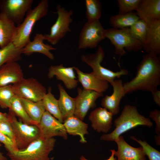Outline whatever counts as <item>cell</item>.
<instances>
[{
	"label": "cell",
	"mask_w": 160,
	"mask_h": 160,
	"mask_svg": "<svg viewBox=\"0 0 160 160\" xmlns=\"http://www.w3.org/2000/svg\"><path fill=\"white\" fill-rule=\"evenodd\" d=\"M160 84V60L157 55L146 53L137 67V74L123 84L125 94L137 90L157 91Z\"/></svg>",
	"instance_id": "obj_1"
},
{
	"label": "cell",
	"mask_w": 160,
	"mask_h": 160,
	"mask_svg": "<svg viewBox=\"0 0 160 160\" xmlns=\"http://www.w3.org/2000/svg\"><path fill=\"white\" fill-rule=\"evenodd\" d=\"M114 125L115 128L113 130L102 135L101 140L114 141L122 134L136 126L143 125L151 127L153 124L150 119L139 113L136 106L127 105L119 116L115 120Z\"/></svg>",
	"instance_id": "obj_2"
},
{
	"label": "cell",
	"mask_w": 160,
	"mask_h": 160,
	"mask_svg": "<svg viewBox=\"0 0 160 160\" xmlns=\"http://www.w3.org/2000/svg\"><path fill=\"white\" fill-rule=\"evenodd\" d=\"M48 7V1L42 0L35 8L27 12L23 21L16 26L12 42L16 47L23 48L31 41L30 35L34 26L47 15Z\"/></svg>",
	"instance_id": "obj_3"
},
{
	"label": "cell",
	"mask_w": 160,
	"mask_h": 160,
	"mask_svg": "<svg viewBox=\"0 0 160 160\" xmlns=\"http://www.w3.org/2000/svg\"><path fill=\"white\" fill-rule=\"evenodd\" d=\"M56 141L54 137L46 139L40 136L26 148L7 155L10 160H51L49 155L53 150Z\"/></svg>",
	"instance_id": "obj_4"
},
{
	"label": "cell",
	"mask_w": 160,
	"mask_h": 160,
	"mask_svg": "<svg viewBox=\"0 0 160 160\" xmlns=\"http://www.w3.org/2000/svg\"><path fill=\"white\" fill-rule=\"evenodd\" d=\"M105 38L114 46L115 54L120 56L126 53L125 49L128 51L137 52L143 49V43L131 35L129 28L106 29Z\"/></svg>",
	"instance_id": "obj_5"
},
{
	"label": "cell",
	"mask_w": 160,
	"mask_h": 160,
	"mask_svg": "<svg viewBox=\"0 0 160 160\" xmlns=\"http://www.w3.org/2000/svg\"><path fill=\"white\" fill-rule=\"evenodd\" d=\"M105 52L100 45L94 53L84 54L81 56L82 61L88 65L92 69V71L99 78L107 81L111 85L116 78L127 75L128 71L121 69L118 71L114 72L103 67L101 63L105 57Z\"/></svg>",
	"instance_id": "obj_6"
},
{
	"label": "cell",
	"mask_w": 160,
	"mask_h": 160,
	"mask_svg": "<svg viewBox=\"0 0 160 160\" xmlns=\"http://www.w3.org/2000/svg\"><path fill=\"white\" fill-rule=\"evenodd\" d=\"M15 137V143L19 150L26 148L40 136L39 128L36 125H28L18 121L11 112L8 113Z\"/></svg>",
	"instance_id": "obj_7"
},
{
	"label": "cell",
	"mask_w": 160,
	"mask_h": 160,
	"mask_svg": "<svg viewBox=\"0 0 160 160\" xmlns=\"http://www.w3.org/2000/svg\"><path fill=\"white\" fill-rule=\"evenodd\" d=\"M56 9L57 17L56 21L51 27L49 34L43 35L44 40L53 45L57 44L68 32H71L69 26L73 21L72 10H66L59 4L56 6Z\"/></svg>",
	"instance_id": "obj_8"
},
{
	"label": "cell",
	"mask_w": 160,
	"mask_h": 160,
	"mask_svg": "<svg viewBox=\"0 0 160 160\" xmlns=\"http://www.w3.org/2000/svg\"><path fill=\"white\" fill-rule=\"evenodd\" d=\"M12 87L15 95L33 102L42 100L47 93L45 87L33 78H23Z\"/></svg>",
	"instance_id": "obj_9"
},
{
	"label": "cell",
	"mask_w": 160,
	"mask_h": 160,
	"mask_svg": "<svg viewBox=\"0 0 160 160\" xmlns=\"http://www.w3.org/2000/svg\"><path fill=\"white\" fill-rule=\"evenodd\" d=\"M106 29L99 20L86 23L81 29L79 36L78 48H94L105 38Z\"/></svg>",
	"instance_id": "obj_10"
},
{
	"label": "cell",
	"mask_w": 160,
	"mask_h": 160,
	"mask_svg": "<svg viewBox=\"0 0 160 160\" xmlns=\"http://www.w3.org/2000/svg\"><path fill=\"white\" fill-rule=\"evenodd\" d=\"M33 0H0V12L17 25L23 21Z\"/></svg>",
	"instance_id": "obj_11"
},
{
	"label": "cell",
	"mask_w": 160,
	"mask_h": 160,
	"mask_svg": "<svg viewBox=\"0 0 160 160\" xmlns=\"http://www.w3.org/2000/svg\"><path fill=\"white\" fill-rule=\"evenodd\" d=\"M78 95L75 98V108L74 115L83 121L88 111L96 106V101L103 96V93L79 88Z\"/></svg>",
	"instance_id": "obj_12"
},
{
	"label": "cell",
	"mask_w": 160,
	"mask_h": 160,
	"mask_svg": "<svg viewBox=\"0 0 160 160\" xmlns=\"http://www.w3.org/2000/svg\"><path fill=\"white\" fill-rule=\"evenodd\" d=\"M37 126L41 137L49 139L59 136L65 140L68 138L67 133L63 124L47 111L44 113Z\"/></svg>",
	"instance_id": "obj_13"
},
{
	"label": "cell",
	"mask_w": 160,
	"mask_h": 160,
	"mask_svg": "<svg viewBox=\"0 0 160 160\" xmlns=\"http://www.w3.org/2000/svg\"><path fill=\"white\" fill-rule=\"evenodd\" d=\"M145 22L147 31L143 49L146 53L158 55L160 53V19Z\"/></svg>",
	"instance_id": "obj_14"
},
{
	"label": "cell",
	"mask_w": 160,
	"mask_h": 160,
	"mask_svg": "<svg viewBox=\"0 0 160 160\" xmlns=\"http://www.w3.org/2000/svg\"><path fill=\"white\" fill-rule=\"evenodd\" d=\"M114 142L118 146L117 150L114 151L117 160H146V155L141 146L138 148L131 146L122 135L116 138Z\"/></svg>",
	"instance_id": "obj_15"
},
{
	"label": "cell",
	"mask_w": 160,
	"mask_h": 160,
	"mask_svg": "<svg viewBox=\"0 0 160 160\" xmlns=\"http://www.w3.org/2000/svg\"><path fill=\"white\" fill-rule=\"evenodd\" d=\"M74 67H66L62 64L51 65L48 70L47 76L51 79L54 76L58 80L63 81L68 89H73L76 87L79 81L76 79Z\"/></svg>",
	"instance_id": "obj_16"
},
{
	"label": "cell",
	"mask_w": 160,
	"mask_h": 160,
	"mask_svg": "<svg viewBox=\"0 0 160 160\" xmlns=\"http://www.w3.org/2000/svg\"><path fill=\"white\" fill-rule=\"evenodd\" d=\"M113 114L103 108L98 107L91 112L89 119L93 129L98 133H107L111 128Z\"/></svg>",
	"instance_id": "obj_17"
},
{
	"label": "cell",
	"mask_w": 160,
	"mask_h": 160,
	"mask_svg": "<svg viewBox=\"0 0 160 160\" xmlns=\"http://www.w3.org/2000/svg\"><path fill=\"white\" fill-rule=\"evenodd\" d=\"M74 68L77 75L78 81L84 89L102 93L108 89L109 83L98 77L92 71L84 73L77 67L74 66Z\"/></svg>",
	"instance_id": "obj_18"
},
{
	"label": "cell",
	"mask_w": 160,
	"mask_h": 160,
	"mask_svg": "<svg viewBox=\"0 0 160 160\" xmlns=\"http://www.w3.org/2000/svg\"><path fill=\"white\" fill-rule=\"evenodd\" d=\"M111 85L113 90L112 94L111 95H106L102 98L101 105L114 115L119 113L120 102L125 94L121 79H115Z\"/></svg>",
	"instance_id": "obj_19"
},
{
	"label": "cell",
	"mask_w": 160,
	"mask_h": 160,
	"mask_svg": "<svg viewBox=\"0 0 160 160\" xmlns=\"http://www.w3.org/2000/svg\"><path fill=\"white\" fill-rule=\"evenodd\" d=\"M23 78V70L17 62L6 63L0 68V87L16 84Z\"/></svg>",
	"instance_id": "obj_20"
},
{
	"label": "cell",
	"mask_w": 160,
	"mask_h": 160,
	"mask_svg": "<svg viewBox=\"0 0 160 160\" xmlns=\"http://www.w3.org/2000/svg\"><path fill=\"white\" fill-rule=\"evenodd\" d=\"M44 35L41 33H36L33 40L31 41L23 48L22 53L26 56H29L34 52H39L43 54L51 60L55 57L50 51L56 49L51 45L45 44Z\"/></svg>",
	"instance_id": "obj_21"
},
{
	"label": "cell",
	"mask_w": 160,
	"mask_h": 160,
	"mask_svg": "<svg viewBox=\"0 0 160 160\" xmlns=\"http://www.w3.org/2000/svg\"><path fill=\"white\" fill-rule=\"evenodd\" d=\"M136 11L140 18L145 22L160 19V0H141Z\"/></svg>",
	"instance_id": "obj_22"
},
{
	"label": "cell",
	"mask_w": 160,
	"mask_h": 160,
	"mask_svg": "<svg viewBox=\"0 0 160 160\" xmlns=\"http://www.w3.org/2000/svg\"><path fill=\"white\" fill-rule=\"evenodd\" d=\"M63 123L67 133L70 135L79 136L80 143H87L84 136L89 134L88 124L74 115L68 118L63 121Z\"/></svg>",
	"instance_id": "obj_23"
},
{
	"label": "cell",
	"mask_w": 160,
	"mask_h": 160,
	"mask_svg": "<svg viewBox=\"0 0 160 160\" xmlns=\"http://www.w3.org/2000/svg\"><path fill=\"white\" fill-rule=\"evenodd\" d=\"M57 87L60 92V97L58 100V105L63 121L68 118L74 115L75 99L67 93L60 84H59Z\"/></svg>",
	"instance_id": "obj_24"
},
{
	"label": "cell",
	"mask_w": 160,
	"mask_h": 160,
	"mask_svg": "<svg viewBox=\"0 0 160 160\" xmlns=\"http://www.w3.org/2000/svg\"><path fill=\"white\" fill-rule=\"evenodd\" d=\"M15 23L0 13V48L12 42L16 30Z\"/></svg>",
	"instance_id": "obj_25"
},
{
	"label": "cell",
	"mask_w": 160,
	"mask_h": 160,
	"mask_svg": "<svg viewBox=\"0 0 160 160\" xmlns=\"http://www.w3.org/2000/svg\"><path fill=\"white\" fill-rule=\"evenodd\" d=\"M136 12L113 15L109 20V23L113 28L122 29L130 27L140 19Z\"/></svg>",
	"instance_id": "obj_26"
},
{
	"label": "cell",
	"mask_w": 160,
	"mask_h": 160,
	"mask_svg": "<svg viewBox=\"0 0 160 160\" xmlns=\"http://www.w3.org/2000/svg\"><path fill=\"white\" fill-rule=\"evenodd\" d=\"M21 103L28 115L38 125L40 123L45 110L42 100L37 102L20 98Z\"/></svg>",
	"instance_id": "obj_27"
},
{
	"label": "cell",
	"mask_w": 160,
	"mask_h": 160,
	"mask_svg": "<svg viewBox=\"0 0 160 160\" xmlns=\"http://www.w3.org/2000/svg\"><path fill=\"white\" fill-rule=\"evenodd\" d=\"M23 49V48L16 47L12 42L0 48V68L6 63L20 60Z\"/></svg>",
	"instance_id": "obj_28"
},
{
	"label": "cell",
	"mask_w": 160,
	"mask_h": 160,
	"mask_svg": "<svg viewBox=\"0 0 160 160\" xmlns=\"http://www.w3.org/2000/svg\"><path fill=\"white\" fill-rule=\"evenodd\" d=\"M52 89L49 87L48 92L44 95L42 101L45 111L62 123L63 121L60 110L58 100L51 92Z\"/></svg>",
	"instance_id": "obj_29"
},
{
	"label": "cell",
	"mask_w": 160,
	"mask_h": 160,
	"mask_svg": "<svg viewBox=\"0 0 160 160\" xmlns=\"http://www.w3.org/2000/svg\"><path fill=\"white\" fill-rule=\"evenodd\" d=\"M9 108V111L15 116H18L20 120L24 123L28 125H38L28 115L21 103L20 98L17 96L15 95L12 97Z\"/></svg>",
	"instance_id": "obj_30"
},
{
	"label": "cell",
	"mask_w": 160,
	"mask_h": 160,
	"mask_svg": "<svg viewBox=\"0 0 160 160\" xmlns=\"http://www.w3.org/2000/svg\"><path fill=\"white\" fill-rule=\"evenodd\" d=\"M86 16L87 22L99 20L101 16V6L98 0H86Z\"/></svg>",
	"instance_id": "obj_31"
},
{
	"label": "cell",
	"mask_w": 160,
	"mask_h": 160,
	"mask_svg": "<svg viewBox=\"0 0 160 160\" xmlns=\"http://www.w3.org/2000/svg\"><path fill=\"white\" fill-rule=\"evenodd\" d=\"M147 28V23L143 20L140 19L129 28V30L131 35L143 44L145 40Z\"/></svg>",
	"instance_id": "obj_32"
},
{
	"label": "cell",
	"mask_w": 160,
	"mask_h": 160,
	"mask_svg": "<svg viewBox=\"0 0 160 160\" xmlns=\"http://www.w3.org/2000/svg\"><path fill=\"white\" fill-rule=\"evenodd\" d=\"M15 95L12 85L0 87V106L2 108H9L12 97Z\"/></svg>",
	"instance_id": "obj_33"
},
{
	"label": "cell",
	"mask_w": 160,
	"mask_h": 160,
	"mask_svg": "<svg viewBox=\"0 0 160 160\" xmlns=\"http://www.w3.org/2000/svg\"><path fill=\"white\" fill-rule=\"evenodd\" d=\"M130 138L140 145L149 160H160V152L151 146L146 141L137 139L133 136L130 137Z\"/></svg>",
	"instance_id": "obj_34"
},
{
	"label": "cell",
	"mask_w": 160,
	"mask_h": 160,
	"mask_svg": "<svg viewBox=\"0 0 160 160\" xmlns=\"http://www.w3.org/2000/svg\"><path fill=\"white\" fill-rule=\"evenodd\" d=\"M141 0H118L119 13L123 14L136 10Z\"/></svg>",
	"instance_id": "obj_35"
},
{
	"label": "cell",
	"mask_w": 160,
	"mask_h": 160,
	"mask_svg": "<svg viewBox=\"0 0 160 160\" xmlns=\"http://www.w3.org/2000/svg\"><path fill=\"white\" fill-rule=\"evenodd\" d=\"M0 142L3 144L8 153H12L19 150L13 141L0 132Z\"/></svg>",
	"instance_id": "obj_36"
},
{
	"label": "cell",
	"mask_w": 160,
	"mask_h": 160,
	"mask_svg": "<svg viewBox=\"0 0 160 160\" xmlns=\"http://www.w3.org/2000/svg\"><path fill=\"white\" fill-rule=\"evenodd\" d=\"M0 132L11 139L15 143L14 134L9 121H0Z\"/></svg>",
	"instance_id": "obj_37"
},
{
	"label": "cell",
	"mask_w": 160,
	"mask_h": 160,
	"mask_svg": "<svg viewBox=\"0 0 160 160\" xmlns=\"http://www.w3.org/2000/svg\"><path fill=\"white\" fill-rule=\"evenodd\" d=\"M150 117L155 122L156 127L155 132L158 136H160V111L156 109L151 111L149 114Z\"/></svg>",
	"instance_id": "obj_38"
},
{
	"label": "cell",
	"mask_w": 160,
	"mask_h": 160,
	"mask_svg": "<svg viewBox=\"0 0 160 160\" xmlns=\"http://www.w3.org/2000/svg\"><path fill=\"white\" fill-rule=\"evenodd\" d=\"M154 102L159 106H160V91L157 90L151 93Z\"/></svg>",
	"instance_id": "obj_39"
},
{
	"label": "cell",
	"mask_w": 160,
	"mask_h": 160,
	"mask_svg": "<svg viewBox=\"0 0 160 160\" xmlns=\"http://www.w3.org/2000/svg\"><path fill=\"white\" fill-rule=\"evenodd\" d=\"M115 150L114 149L111 150L110 151L111 152V154L110 157L106 160H117L116 158L114 157V151ZM80 160H88L86 159L83 156H81L80 158Z\"/></svg>",
	"instance_id": "obj_40"
},
{
	"label": "cell",
	"mask_w": 160,
	"mask_h": 160,
	"mask_svg": "<svg viewBox=\"0 0 160 160\" xmlns=\"http://www.w3.org/2000/svg\"><path fill=\"white\" fill-rule=\"evenodd\" d=\"M8 113H2L0 112V121H9Z\"/></svg>",
	"instance_id": "obj_41"
},
{
	"label": "cell",
	"mask_w": 160,
	"mask_h": 160,
	"mask_svg": "<svg viewBox=\"0 0 160 160\" xmlns=\"http://www.w3.org/2000/svg\"><path fill=\"white\" fill-rule=\"evenodd\" d=\"M2 146V144L0 142V148ZM0 160H7V158L3 155L2 153L0 151Z\"/></svg>",
	"instance_id": "obj_42"
},
{
	"label": "cell",
	"mask_w": 160,
	"mask_h": 160,
	"mask_svg": "<svg viewBox=\"0 0 160 160\" xmlns=\"http://www.w3.org/2000/svg\"></svg>",
	"instance_id": "obj_43"
}]
</instances>
